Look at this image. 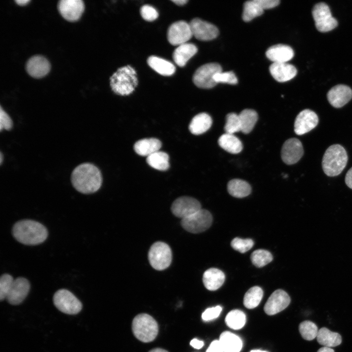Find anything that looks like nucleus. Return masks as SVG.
<instances>
[{
  "instance_id": "obj_1",
  "label": "nucleus",
  "mask_w": 352,
  "mask_h": 352,
  "mask_svg": "<svg viewBox=\"0 0 352 352\" xmlns=\"http://www.w3.org/2000/svg\"><path fill=\"white\" fill-rule=\"evenodd\" d=\"M71 179L75 189L85 194L96 192L102 183L100 170L89 163H84L76 167L72 173Z\"/></svg>"
},
{
  "instance_id": "obj_2",
  "label": "nucleus",
  "mask_w": 352,
  "mask_h": 352,
  "mask_svg": "<svg viewBox=\"0 0 352 352\" xmlns=\"http://www.w3.org/2000/svg\"><path fill=\"white\" fill-rule=\"evenodd\" d=\"M13 235L19 242L25 245H37L43 242L47 237L45 227L32 220L17 222L12 229Z\"/></svg>"
},
{
  "instance_id": "obj_3",
  "label": "nucleus",
  "mask_w": 352,
  "mask_h": 352,
  "mask_svg": "<svg viewBox=\"0 0 352 352\" xmlns=\"http://www.w3.org/2000/svg\"><path fill=\"white\" fill-rule=\"evenodd\" d=\"M110 80L112 90L121 96L131 94L138 85L135 70L130 65L119 68Z\"/></svg>"
},
{
  "instance_id": "obj_4",
  "label": "nucleus",
  "mask_w": 352,
  "mask_h": 352,
  "mask_svg": "<svg viewBox=\"0 0 352 352\" xmlns=\"http://www.w3.org/2000/svg\"><path fill=\"white\" fill-rule=\"evenodd\" d=\"M347 162L348 155L344 148L339 144H333L324 153L322 162V168L328 176H336L343 171Z\"/></svg>"
},
{
  "instance_id": "obj_5",
  "label": "nucleus",
  "mask_w": 352,
  "mask_h": 352,
  "mask_svg": "<svg viewBox=\"0 0 352 352\" xmlns=\"http://www.w3.org/2000/svg\"><path fill=\"white\" fill-rule=\"evenodd\" d=\"M132 330L134 336L143 342H150L156 337L158 327L154 319L149 314L137 315L132 323Z\"/></svg>"
},
{
  "instance_id": "obj_6",
  "label": "nucleus",
  "mask_w": 352,
  "mask_h": 352,
  "mask_svg": "<svg viewBox=\"0 0 352 352\" xmlns=\"http://www.w3.org/2000/svg\"><path fill=\"white\" fill-rule=\"evenodd\" d=\"M53 301L58 310L69 315L78 314L83 307L80 301L72 292L66 289L57 290L53 295Z\"/></svg>"
},
{
  "instance_id": "obj_7",
  "label": "nucleus",
  "mask_w": 352,
  "mask_h": 352,
  "mask_svg": "<svg viewBox=\"0 0 352 352\" xmlns=\"http://www.w3.org/2000/svg\"><path fill=\"white\" fill-rule=\"evenodd\" d=\"M172 251L169 246L165 242H157L151 247L148 259L151 266L156 270L167 268L172 262Z\"/></svg>"
},
{
  "instance_id": "obj_8",
  "label": "nucleus",
  "mask_w": 352,
  "mask_h": 352,
  "mask_svg": "<svg viewBox=\"0 0 352 352\" xmlns=\"http://www.w3.org/2000/svg\"><path fill=\"white\" fill-rule=\"evenodd\" d=\"M212 216L207 210L201 209L193 215L182 219V227L190 233H199L208 229L212 224Z\"/></svg>"
},
{
  "instance_id": "obj_9",
  "label": "nucleus",
  "mask_w": 352,
  "mask_h": 352,
  "mask_svg": "<svg viewBox=\"0 0 352 352\" xmlns=\"http://www.w3.org/2000/svg\"><path fill=\"white\" fill-rule=\"evenodd\" d=\"M312 14L316 29L321 32L332 30L338 25L336 19L332 16L329 6L325 2H319L313 7Z\"/></svg>"
},
{
  "instance_id": "obj_10",
  "label": "nucleus",
  "mask_w": 352,
  "mask_h": 352,
  "mask_svg": "<svg viewBox=\"0 0 352 352\" xmlns=\"http://www.w3.org/2000/svg\"><path fill=\"white\" fill-rule=\"evenodd\" d=\"M222 71L220 65L212 63L199 67L194 73L193 81L195 85L201 88H210L217 84L214 80L215 75Z\"/></svg>"
},
{
  "instance_id": "obj_11",
  "label": "nucleus",
  "mask_w": 352,
  "mask_h": 352,
  "mask_svg": "<svg viewBox=\"0 0 352 352\" xmlns=\"http://www.w3.org/2000/svg\"><path fill=\"white\" fill-rule=\"evenodd\" d=\"M279 0H252L246 1L243 5L242 18L248 22L261 16L265 9L274 8L279 5Z\"/></svg>"
},
{
  "instance_id": "obj_12",
  "label": "nucleus",
  "mask_w": 352,
  "mask_h": 352,
  "mask_svg": "<svg viewBox=\"0 0 352 352\" xmlns=\"http://www.w3.org/2000/svg\"><path fill=\"white\" fill-rule=\"evenodd\" d=\"M189 23L179 21L173 23L167 31V39L173 45H179L186 43L192 37Z\"/></svg>"
},
{
  "instance_id": "obj_13",
  "label": "nucleus",
  "mask_w": 352,
  "mask_h": 352,
  "mask_svg": "<svg viewBox=\"0 0 352 352\" xmlns=\"http://www.w3.org/2000/svg\"><path fill=\"white\" fill-rule=\"evenodd\" d=\"M201 209V205L196 199L190 197H181L176 199L171 206V211L176 217L182 219L187 218Z\"/></svg>"
},
{
  "instance_id": "obj_14",
  "label": "nucleus",
  "mask_w": 352,
  "mask_h": 352,
  "mask_svg": "<svg viewBox=\"0 0 352 352\" xmlns=\"http://www.w3.org/2000/svg\"><path fill=\"white\" fill-rule=\"evenodd\" d=\"M189 24L193 36L198 40L210 41L219 35V30L215 25L199 18L193 19Z\"/></svg>"
},
{
  "instance_id": "obj_15",
  "label": "nucleus",
  "mask_w": 352,
  "mask_h": 352,
  "mask_svg": "<svg viewBox=\"0 0 352 352\" xmlns=\"http://www.w3.org/2000/svg\"><path fill=\"white\" fill-rule=\"evenodd\" d=\"M303 154L304 149L302 144L296 138L286 140L284 142L281 150V158L287 165L297 163Z\"/></svg>"
},
{
  "instance_id": "obj_16",
  "label": "nucleus",
  "mask_w": 352,
  "mask_h": 352,
  "mask_svg": "<svg viewBox=\"0 0 352 352\" xmlns=\"http://www.w3.org/2000/svg\"><path fill=\"white\" fill-rule=\"evenodd\" d=\"M291 301L289 295L284 290L277 289L268 298L264 307L265 312L273 315L286 308Z\"/></svg>"
},
{
  "instance_id": "obj_17",
  "label": "nucleus",
  "mask_w": 352,
  "mask_h": 352,
  "mask_svg": "<svg viewBox=\"0 0 352 352\" xmlns=\"http://www.w3.org/2000/svg\"><path fill=\"white\" fill-rule=\"evenodd\" d=\"M318 117L313 111L305 109L296 116L294 122V132L297 135L305 134L314 128L318 123Z\"/></svg>"
},
{
  "instance_id": "obj_18",
  "label": "nucleus",
  "mask_w": 352,
  "mask_h": 352,
  "mask_svg": "<svg viewBox=\"0 0 352 352\" xmlns=\"http://www.w3.org/2000/svg\"><path fill=\"white\" fill-rule=\"evenodd\" d=\"M58 8L64 19L70 22H75L81 17L85 6L81 0H61L58 2Z\"/></svg>"
},
{
  "instance_id": "obj_19",
  "label": "nucleus",
  "mask_w": 352,
  "mask_h": 352,
  "mask_svg": "<svg viewBox=\"0 0 352 352\" xmlns=\"http://www.w3.org/2000/svg\"><path fill=\"white\" fill-rule=\"evenodd\" d=\"M30 288V283L26 279L19 277L14 280L6 299L11 305H19L27 296Z\"/></svg>"
},
{
  "instance_id": "obj_20",
  "label": "nucleus",
  "mask_w": 352,
  "mask_h": 352,
  "mask_svg": "<svg viewBox=\"0 0 352 352\" xmlns=\"http://www.w3.org/2000/svg\"><path fill=\"white\" fill-rule=\"evenodd\" d=\"M327 98L331 106L339 108L352 98V90L344 85H338L332 88L327 93Z\"/></svg>"
},
{
  "instance_id": "obj_21",
  "label": "nucleus",
  "mask_w": 352,
  "mask_h": 352,
  "mask_svg": "<svg viewBox=\"0 0 352 352\" xmlns=\"http://www.w3.org/2000/svg\"><path fill=\"white\" fill-rule=\"evenodd\" d=\"M50 64L44 56L35 55L31 57L26 64V70L32 77L42 78L50 71Z\"/></svg>"
},
{
  "instance_id": "obj_22",
  "label": "nucleus",
  "mask_w": 352,
  "mask_h": 352,
  "mask_svg": "<svg viewBox=\"0 0 352 352\" xmlns=\"http://www.w3.org/2000/svg\"><path fill=\"white\" fill-rule=\"evenodd\" d=\"M269 71L272 76L279 82L288 81L297 74L296 67L287 63H273L269 66Z\"/></svg>"
},
{
  "instance_id": "obj_23",
  "label": "nucleus",
  "mask_w": 352,
  "mask_h": 352,
  "mask_svg": "<svg viewBox=\"0 0 352 352\" xmlns=\"http://www.w3.org/2000/svg\"><path fill=\"white\" fill-rule=\"evenodd\" d=\"M265 54L273 63H286L293 57L294 51L287 45L278 44L269 47Z\"/></svg>"
},
{
  "instance_id": "obj_24",
  "label": "nucleus",
  "mask_w": 352,
  "mask_h": 352,
  "mask_svg": "<svg viewBox=\"0 0 352 352\" xmlns=\"http://www.w3.org/2000/svg\"><path fill=\"white\" fill-rule=\"evenodd\" d=\"M197 51L198 48L195 44L186 43L178 45L175 49L173 53V58L177 66L182 67Z\"/></svg>"
},
{
  "instance_id": "obj_25",
  "label": "nucleus",
  "mask_w": 352,
  "mask_h": 352,
  "mask_svg": "<svg viewBox=\"0 0 352 352\" xmlns=\"http://www.w3.org/2000/svg\"><path fill=\"white\" fill-rule=\"evenodd\" d=\"M225 275L220 270L211 268L203 273L202 281L205 287L208 290L214 291L219 288L223 284Z\"/></svg>"
},
{
  "instance_id": "obj_26",
  "label": "nucleus",
  "mask_w": 352,
  "mask_h": 352,
  "mask_svg": "<svg viewBox=\"0 0 352 352\" xmlns=\"http://www.w3.org/2000/svg\"><path fill=\"white\" fill-rule=\"evenodd\" d=\"M162 144L155 138H144L137 141L133 146L135 153L139 155L148 156L159 151Z\"/></svg>"
},
{
  "instance_id": "obj_27",
  "label": "nucleus",
  "mask_w": 352,
  "mask_h": 352,
  "mask_svg": "<svg viewBox=\"0 0 352 352\" xmlns=\"http://www.w3.org/2000/svg\"><path fill=\"white\" fill-rule=\"evenodd\" d=\"M212 124L211 116L208 113L202 112L193 118L189 124V129L192 134L199 135L208 131Z\"/></svg>"
},
{
  "instance_id": "obj_28",
  "label": "nucleus",
  "mask_w": 352,
  "mask_h": 352,
  "mask_svg": "<svg viewBox=\"0 0 352 352\" xmlns=\"http://www.w3.org/2000/svg\"><path fill=\"white\" fill-rule=\"evenodd\" d=\"M316 337L319 344L329 348L340 345L342 340L339 333L332 331L326 327H322L318 330Z\"/></svg>"
},
{
  "instance_id": "obj_29",
  "label": "nucleus",
  "mask_w": 352,
  "mask_h": 352,
  "mask_svg": "<svg viewBox=\"0 0 352 352\" xmlns=\"http://www.w3.org/2000/svg\"><path fill=\"white\" fill-rule=\"evenodd\" d=\"M219 341L223 352H240L242 348L241 338L229 331L223 332L220 335Z\"/></svg>"
},
{
  "instance_id": "obj_30",
  "label": "nucleus",
  "mask_w": 352,
  "mask_h": 352,
  "mask_svg": "<svg viewBox=\"0 0 352 352\" xmlns=\"http://www.w3.org/2000/svg\"><path fill=\"white\" fill-rule=\"evenodd\" d=\"M147 63L152 69L163 76H171L176 71L175 66L171 62L157 56L149 57Z\"/></svg>"
},
{
  "instance_id": "obj_31",
  "label": "nucleus",
  "mask_w": 352,
  "mask_h": 352,
  "mask_svg": "<svg viewBox=\"0 0 352 352\" xmlns=\"http://www.w3.org/2000/svg\"><path fill=\"white\" fill-rule=\"evenodd\" d=\"M218 143L221 148L231 154H238L242 149V142L233 134H223L219 137Z\"/></svg>"
},
{
  "instance_id": "obj_32",
  "label": "nucleus",
  "mask_w": 352,
  "mask_h": 352,
  "mask_svg": "<svg viewBox=\"0 0 352 352\" xmlns=\"http://www.w3.org/2000/svg\"><path fill=\"white\" fill-rule=\"evenodd\" d=\"M227 190L232 196L242 198L250 194L251 188L249 184L243 180L233 179L228 182Z\"/></svg>"
},
{
  "instance_id": "obj_33",
  "label": "nucleus",
  "mask_w": 352,
  "mask_h": 352,
  "mask_svg": "<svg viewBox=\"0 0 352 352\" xmlns=\"http://www.w3.org/2000/svg\"><path fill=\"white\" fill-rule=\"evenodd\" d=\"M241 125V132L247 134L253 130L258 118L257 112L252 109H244L239 114Z\"/></svg>"
},
{
  "instance_id": "obj_34",
  "label": "nucleus",
  "mask_w": 352,
  "mask_h": 352,
  "mask_svg": "<svg viewBox=\"0 0 352 352\" xmlns=\"http://www.w3.org/2000/svg\"><path fill=\"white\" fill-rule=\"evenodd\" d=\"M169 160L168 154L159 151L147 156L146 158L149 165L159 171H166L169 168Z\"/></svg>"
},
{
  "instance_id": "obj_35",
  "label": "nucleus",
  "mask_w": 352,
  "mask_h": 352,
  "mask_svg": "<svg viewBox=\"0 0 352 352\" xmlns=\"http://www.w3.org/2000/svg\"><path fill=\"white\" fill-rule=\"evenodd\" d=\"M263 296L262 289L258 286H253L245 293L243 298L244 306L252 309L257 307Z\"/></svg>"
},
{
  "instance_id": "obj_36",
  "label": "nucleus",
  "mask_w": 352,
  "mask_h": 352,
  "mask_svg": "<svg viewBox=\"0 0 352 352\" xmlns=\"http://www.w3.org/2000/svg\"><path fill=\"white\" fill-rule=\"evenodd\" d=\"M225 321L229 328L234 330H239L244 326L246 316L244 312L240 310H232L227 314Z\"/></svg>"
},
{
  "instance_id": "obj_37",
  "label": "nucleus",
  "mask_w": 352,
  "mask_h": 352,
  "mask_svg": "<svg viewBox=\"0 0 352 352\" xmlns=\"http://www.w3.org/2000/svg\"><path fill=\"white\" fill-rule=\"evenodd\" d=\"M299 331L303 339L311 341L317 337L318 330L317 325L314 322L306 320L299 324Z\"/></svg>"
},
{
  "instance_id": "obj_38",
  "label": "nucleus",
  "mask_w": 352,
  "mask_h": 352,
  "mask_svg": "<svg viewBox=\"0 0 352 352\" xmlns=\"http://www.w3.org/2000/svg\"><path fill=\"white\" fill-rule=\"evenodd\" d=\"M250 259L255 266L262 267L271 262L273 260V256L267 250L258 249L252 253Z\"/></svg>"
},
{
  "instance_id": "obj_39",
  "label": "nucleus",
  "mask_w": 352,
  "mask_h": 352,
  "mask_svg": "<svg viewBox=\"0 0 352 352\" xmlns=\"http://www.w3.org/2000/svg\"><path fill=\"white\" fill-rule=\"evenodd\" d=\"M225 133L233 134L241 131V125L239 114L231 112L226 116V123L224 127Z\"/></svg>"
},
{
  "instance_id": "obj_40",
  "label": "nucleus",
  "mask_w": 352,
  "mask_h": 352,
  "mask_svg": "<svg viewBox=\"0 0 352 352\" xmlns=\"http://www.w3.org/2000/svg\"><path fill=\"white\" fill-rule=\"evenodd\" d=\"M254 242L251 239H242L235 238L231 242L232 248L241 253H244L250 250L253 246Z\"/></svg>"
},
{
  "instance_id": "obj_41",
  "label": "nucleus",
  "mask_w": 352,
  "mask_h": 352,
  "mask_svg": "<svg viewBox=\"0 0 352 352\" xmlns=\"http://www.w3.org/2000/svg\"><path fill=\"white\" fill-rule=\"evenodd\" d=\"M14 279L8 274H4L0 279V300L6 299Z\"/></svg>"
},
{
  "instance_id": "obj_42",
  "label": "nucleus",
  "mask_w": 352,
  "mask_h": 352,
  "mask_svg": "<svg viewBox=\"0 0 352 352\" xmlns=\"http://www.w3.org/2000/svg\"><path fill=\"white\" fill-rule=\"evenodd\" d=\"M214 79L217 84L222 83L235 85L238 83V79L232 71L222 72L221 71L217 73L215 75Z\"/></svg>"
},
{
  "instance_id": "obj_43",
  "label": "nucleus",
  "mask_w": 352,
  "mask_h": 352,
  "mask_svg": "<svg viewBox=\"0 0 352 352\" xmlns=\"http://www.w3.org/2000/svg\"><path fill=\"white\" fill-rule=\"evenodd\" d=\"M140 14L146 21L152 22L156 20L158 17L157 10L150 5H144L140 8Z\"/></svg>"
},
{
  "instance_id": "obj_44",
  "label": "nucleus",
  "mask_w": 352,
  "mask_h": 352,
  "mask_svg": "<svg viewBox=\"0 0 352 352\" xmlns=\"http://www.w3.org/2000/svg\"><path fill=\"white\" fill-rule=\"evenodd\" d=\"M222 308L220 306L207 308L202 314V319L206 321L217 318L220 314Z\"/></svg>"
},
{
  "instance_id": "obj_45",
  "label": "nucleus",
  "mask_w": 352,
  "mask_h": 352,
  "mask_svg": "<svg viewBox=\"0 0 352 352\" xmlns=\"http://www.w3.org/2000/svg\"><path fill=\"white\" fill-rule=\"evenodd\" d=\"M13 126L12 121L7 113L3 110L1 107L0 110V129L10 130Z\"/></svg>"
},
{
  "instance_id": "obj_46",
  "label": "nucleus",
  "mask_w": 352,
  "mask_h": 352,
  "mask_svg": "<svg viewBox=\"0 0 352 352\" xmlns=\"http://www.w3.org/2000/svg\"><path fill=\"white\" fill-rule=\"evenodd\" d=\"M206 352H223L219 340L212 341Z\"/></svg>"
},
{
  "instance_id": "obj_47",
  "label": "nucleus",
  "mask_w": 352,
  "mask_h": 352,
  "mask_svg": "<svg viewBox=\"0 0 352 352\" xmlns=\"http://www.w3.org/2000/svg\"><path fill=\"white\" fill-rule=\"evenodd\" d=\"M345 180L346 185L352 189V167L347 172Z\"/></svg>"
},
{
  "instance_id": "obj_48",
  "label": "nucleus",
  "mask_w": 352,
  "mask_h": 352,
  "mask_svg": "<svg viewBox=\"0 0 352 352\" xmlns=\"http://www.w3.org/2000/svg\"><path fill=\"white\" fill-rule=\"evenodd\" d=\"M190 345L195 349H199L204 346V342L197 338H194L191 341Z\"/></svg>"
},
{
  "instance_id": "obj_49",
  "label": "nucleus",
  "mask_w": 352,
  "mask_h": 352,
  "mask_svg": "<svg viewBox=\"0 0 352 352\" xmlns=\"http://www.w3.org/2000/svg\"><path fill=\"white\" fill-rule=\"evenodd\" d=\"M317 352H334V350L331 348L324 346L318 349Z\"/></svg>"
},
{
  "instance_id": "obj_50",
  "label": "nucleus",
  "mask_w": 352,
  "mask_h": 352,
  "mask_svg": "<svg viewBox=\"0 0 352 352\" xmlns=\"http://www.w3.org/2000/svg\"><path fill=\"white\" fill-rule=\"evenodd\" d=\"M172 1L176 5L179 6L183 5L188 2L187 0H173Z\"/></svg>"
},
{
  "instance_id": "obj_51",
  "label": "nucleus",
  "mask_w": 352,
  "mask_h": 352,
  "mask_svg": "<svg viewBox=\"0 0 352 352\" xmlns=\"http://www.w3.org/2000/svg\"><path fill=\"white\" fill-rule=\"evenodd\" d=\"M30 1L29 0H15V2L20 5H24Z\"/></svg>"
},
{
  "instance_id": "obj_52",
  "label": "nucleus",
  "mask_w": 352,
  "mask_h": 352,
  "mask_svg": "<svg viewBox=\"0 0 352 352\" xmlns=\"http://www.w3.org/2000/svg\"><path fill=\"white\" fill-rule=\"evenodd\" d=\"M149 352H168L167 351L161 349V348H155L149 351Z\"/></svg>"
},
{
  "instance_id": "obj_53",
  "label": "nucleus",
  "mask_w": 352,
  "mask_h": 352,
  "mask_svg": "<svg viewBox=\"0 0 352 352\" xmlns=\"http://www.w3.org/2000/svg\"><path fill=\"white\" fill-rule=\"evenodd\" d=\"M250 352H267L258 350H252V351H251Z\"/></svg>"
},
{
  "instance_id": "obj_54",
  "label": "nucleus",
  "mask_w": 352,
  "mask_h": 352,
  "mask_svg": "<svg viewBox=\"0 0 352 352\" xmlns=\"http://www.w3.org/2000/svg\"><path fill=\"white\" fill-rule=\"evenodd\" d=\"M0 163H2V154L1 153H0Z\"/></svg>"
}]
</instances>
